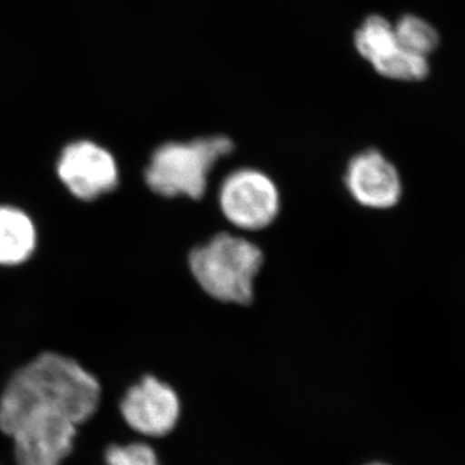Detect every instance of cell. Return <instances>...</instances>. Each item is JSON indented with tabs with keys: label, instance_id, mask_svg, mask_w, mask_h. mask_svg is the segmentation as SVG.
Returning a JSON list of instances; mask_svg holds the SVG:
<instances>
[{
	"label": "cell",
	"instance_id": "8",
	"mask_svg": "<svg viewBox=\"0 0 465 465\" xmlns=\"http://www.w3.org/2000/svg\"><path fill=\"white\" fill-rule=\"evenodd\" d=\"M119 410L134 432L163 437L173 432L179 421L180 400L171 385L148 375L128 388Z\"/></svg>",
	"mask_w": 465,
	"mask_h": 465
},
{
	"label": "cell",
	"instance_id": "7",
	"mask_svg": "<svg viewBox=\"0 0 465 465\" xmlns=\"http://www.w3.org/2000/svg\"><path fill=\"white\" fill-rule=\"evenodd\" d=\"M56 173L67 192L76 200L90 202L114 191L119 168L114 155L94 142L81 140L64 148Z\"/></svg>",
	"mask_w": 465,
	"mask_h": 465
},
{
	"label": "cell",
	"instance_id": "2",
	"mask_svg": "<svg viewBox=\"0 0 465 465\" xmlns=\"http://www.w3.org/2000/svg\"><path fill=\"white\" fill-rule=\"evenodd\" d=\"M264 264L258 244L231 232H219L189 255L195 282L210 298L225 304L249 305Z\"/></svg>",
	"mask_w": 465,
	"mask_h": 465
},
{
	"label": "cell",
	"instance_id": "10",
	"mask_svg": "<svg viewBox=\"0 0 465 465\" xmlns=\"http://www.w3.org/2000/svg\"><path fill=\"white\" fill-rule=\"evenodd\" d=\"M38 234L25 211L0 204V265L17 266L32 258Z\"/></svg>",
	"mask_w": 465,
	"mask_h": 465
},
{
	"label": "cell",
	"instance_id": "11",
	"mask_svg": "<svg viewBox=\"0 0 465 465\" xmlns=\"http://www.w3.org/2000/svg\"><path fill=\"white\" fill-rule=\"evenodd\" d=\"M397 41L406 51L430 58L440 47L439 30L423 17L405 15L393 25Z\"/></svg>",
	"mask_w": 465,
	"mask_h": 465
},
{
	"label": "cell",
	"instance_id": "9",
	"mask_svg": "<svg viewBox=\"0 0 465 465\" xmlns=\"http://www.w3.org/2000/svg\"><path fill=\"white\" fill-rule=\"evenodd\" d=\"M344 183L360 206L371 210H390L403 194L400 171L375 149L365 150L348 162Z\"/></svg>",
	"mask_w": 465,
	"mask_h": 465
},
{
	"label": "cell",
	"instance_id": "3",
	"mask_svg": "<svg viewBox=\"0 0 465 465\" xmlns=\"http://www.w3.org/2000/svg\"><path fill=\"white\" fill-rule=\"evenodd\" d=\"M232 150L234 143L226 136L163 143L150 158L145 170L146 185L162 197L201 200L206 194L211 171Z\"/></svg>",
	"mask_w": 465,
	"mask_h": 465
},
{
	"label": "cell",
	"instance_id": "6",
	"mask_svg": "<svg viewBox=\"0 0 465 465\" xmlns=\"http://www.w3.org/2000/svg\"><path fill=\"white\" fill-rule=\"evenodd\" d=\"M358 54L384 78L400 82H421L430 75V58L406 51L397 41L393 24L372 15L354 35Z\"/></svg>",
	"mask_w": 465,
	"mask_h": 465
},
{
	"label": "cell",
	"instance_id": "1",
	"mask_svg": "<svg viewBox=\"0 0 465 465\" xmlns=\"http://www.w3.org/2000/svg\"><path fill=\"white\" fill-rule=\"evenodd\" d=\"M101 385L74 358L45 351L11 376L0 396V430L7 434L33 410H56L76 425L99 409Z\"/></svg>",
	"mask_w": 465,
	"mask_h": 465
},
{
	"label": "cell",
	"instance_id": "12",
	"mask_svg": "<svg viewBox=\"0 0 465 465\" xmlns=\"http://www.w3.org/2000/svg\"><path fill=\"white\" fill-rule=\"evenodd\" d=\"M104 460L105 465H161L154 450L140 442L128 445L113 443L105 450Z\"/></svg>",
	"mask_w": 465,
	"mask_h": 465
},
{
	"label": "cell",
	"instance_id": "4",
	"mask_svg": "<svg viewBox=\"0 0 465 465\" xmlns=\"http://www.w3.org/2000/svg\"><path fill=\"white\" fill-rule=\"evenodd\" d=\"M219 206L235 228L262 231L280 216V189L269 174L258 168H240L229 173L220 185Z\"/></svg>",
	"mask_w": 465,
	"mask_h": 465
},
{
	"label": "cell",
	"instance_id": "5",
	"mask_svg": "<svg viewBox=\"0 0 465 465\" xmlns=\"http://www.w3.org/2000/svg\"><path fill=\"white\" fill-rule=\"evenodd\" d=\"M78 425L56 410L27 412L9 437L17 465H61L74 448Z\"/></svg>",
	"mask_w": 465,
	"mask_h": 465
},
{
	"label": "cell",
	"instance_id": "13",
	"mask_svg": "<svg viewBox=\"0 0 465 465\" xmlns=\"http://www.w3.org/2000/svg\"><path fill=\"white\" fill-rule=\"evenodd\" d=\"M372 465H381V464H372Z\"/></svg>",
	"mask_w": 465,
	"mask_h": 465
}]
</instances>
